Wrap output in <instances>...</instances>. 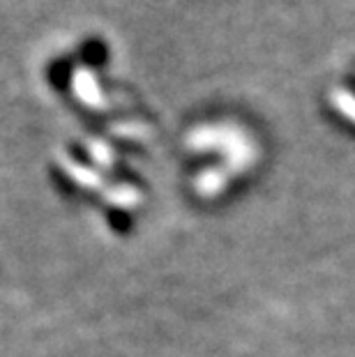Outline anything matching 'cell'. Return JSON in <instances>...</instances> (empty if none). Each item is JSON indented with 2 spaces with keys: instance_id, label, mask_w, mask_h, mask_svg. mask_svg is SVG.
<instances>
[{
  "instance_id": "1",
  "label": "cell",
  "mask_w": 355,
  "mask_h": 357,
  "mask_svg": "<svg viewBox=\"0 0 355 357\" xmlns=\"http://www.w3.org/2000/svg\"><path fill=\"white\" fill-rule=\"evenodd\" d=\"M330 102L335 104V109L342 113L346 120L355 123V88L353 83H342L330 93Z\"/></svg>"
}]
</instances>
